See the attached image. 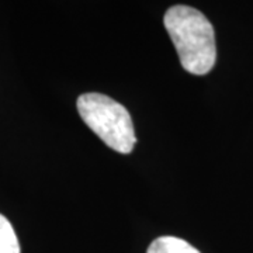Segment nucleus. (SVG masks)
Returning <instances> with one entry per match:
<instances>
[{
    "instance_id": "nucleus-1",
    "label": "nucleus",
    "mask_w": 253,
    "mask_h": 253,
    "mask_svg": "<svg viewBox=\"0 0 253 253\" xmlns=\"http://www.w3.org/2000/svg\"><path fill=\"white\" fill-rule=\"evenodd\" d=\"M163 23L184 71L207 75L217 61L215 34L208 18L197 9L176 4L166 11Z\"/></svg>"
},
{
    "instance_id": "nucleus-2",
    "label": "nucleus",
    "mask_w": 253,
    "mask_h": 253,
    "mask_svg": "<svg viewBox=\"0 0 253 253\" xmlns=\"http://www.w3.org/2000/svg\"><path fill=\"white\" fill-rule=\"evenodd\" d=\"M76 104L82 120L104 144L120 154L132 152L135 131L132 118L123 104L100 93H84Z\"/></svg>"
},
{
    "instance_id": "nucleus-3",
    "label": "nucleus",
    "mask_w": 253,
    "mask_h": 253,
    "mask_svg": "<svg viewBox=\"0 0 253 253\" xmlns=\"http://www.w3.org/2000/svg\"><path fill=\"white\" fill-rule=\"evenodd\" d=\"M146 253H200L194 246L176 236H161L149 245Z\"/></svg>"
},
{
    "instance_id": "nucleus-4",
    "label": "nucleus",
    "mask_w": 253,
    "mask_h": 253,
    "mask_svg": "<svg viewBox=\"0 0 253 253\" xmlns=\"http://www.w3.org/2000/svg\"><path fill=\"white\" fill-rule=\"evenodd\" d=\"M0 253H20V244L14 228L4 215L0 214Z\"/></svg>"
}]
</instances>
